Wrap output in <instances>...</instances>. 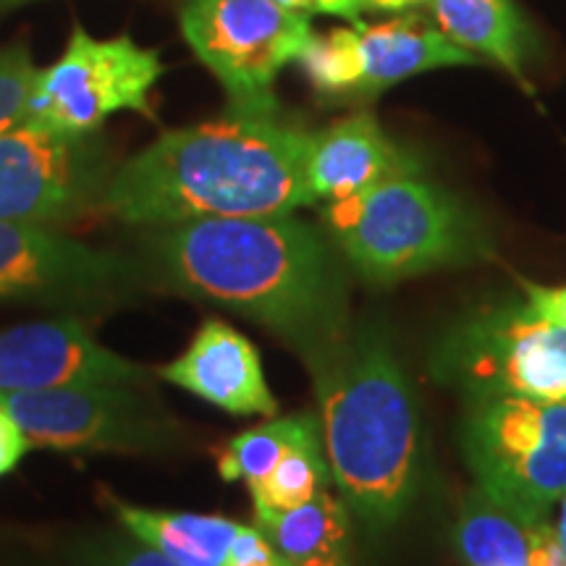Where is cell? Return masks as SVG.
<instances>
[{
    "instance_id": "obj_1",
    "label": "cell",
    "mask_w": 566,
    "mask_h": 566,
    "mask_svg": "<svg viewBox=\"0 0 566 566\" xmlns=\"http://www.w3.org/2000/svg\"><path fill=\"white\" fill-rule=\"evenodd\" d=\"M150 279L250 317L310 363L352 325L334 242L294 212L160 226Z\"/></svg>"
},
{
    "instance_id": "obj_2",
    "label": "cell",
    "mask_w": 566,
    "mask_h": 566,
    "mask_svg": "<svg viewBox=\"0 0 566 566\" xmlns=\"http://www.w3.org/2000/svg\"><path fill=\"white\" fill-rule=\"evenodd\" d=\"M310 132L275 116H229L160 134L111 176L103 208L134 226L281 216L313 205Z\"/></svg>"
},
{
    "instance_id": "obj_3",
    "label": "cell",
    "mask_w": 566,
    "mask_h": 566,
    "mask_svg": "<svg viewBox=\"0 0 566 566\" xmlns=\"http://www.w3.org/2000/svg\"><path fill=\"white\" fill-rule=\"evenodd\" d=\"M323 446L336 495L367 533L391 530L422 475V420L412 384L375 323H354L315 354Z\"/></svg>"
},
{
    "instance_id": "obj_4",
    "label": "cell",
    "mask_w": 566,
    "mask_h": 566,
    "mask_svg": "<svg viewBox=\"0 0 566 566\" xmlns=\"http://www.w3.org/2000/svg\"><path fill=\"white\" fill-rule=\"evenodd\" d=\"M328 239L370 283H396L485 254L462 202L420 176H401L325 205Z\"/></svg>"
},
{
    "instance_id": "obj_5",
    "label": "cell",
    "mask_w": 566,
    "mask_h": 566,
    "mask_svg": "<svg viewBox=\"0 0 566 566\" xmlns=\"http://www.w3.org/2000/svg\"><path fill=\"white\" fill-rule=\"evenodd\" d=\"M462 454L488 499L527 522L548 520L566 495V399H467Z\"/></svg>"
},
{
    "instance_id": "obj_6",
    "label": "cell",
    "mask_w": 566,
    "mask_h": 566,
    "mask_svg": "<svg viewBox=\"0 0 566 566\" xmlns=\"http://www.w3.org/2000/svg\"><path fill=\"white\" fill-rule=\"evenodd\" d=\"M430 373L467 399L514 394L564 401L566 325L527 300L480 307L438 338Z\"/></svg>"
},
{
    "instance_id": "obj_7",
    "label": "cell",
    "mask_w": 566,
    "mask_h": 566,
    "mask_svg": "<svg viewBox=\"0 0 566 566\" xmlns=\"http://www.w3.org/2000/svg\"><path fill=\"white\" fill-rule=\"evenodd\" d=\"M30 449L66 454H166L181 428L158 399L137 384H74L0 394Z\"/></svg>"
},
{
    "instance_id": "obj_8",
    "label": "cell",
    "mask_w": 566,
    "mask_h": 566,
    "mask_svg": "<svg viewBox=\"0 0 566 566\" xmlns=\"http://www.w3.org/2000/svg\"><path fill=\"white\" fill-rule=\"evenodd\" d=\"M179 24L231 111L244 116H275V80L315 38L307 17L279 0H184Z\"/></svg>"
},
{
    "instance_id": "obj_9",
    "label": "cell",
    "mask_w": 566,
    "mask_h": 566,
    "mask_svg": "<svg viewBox=\"0 0 566 566\" xmlns=\"http://www.w3.org/2000/svg\"><path fill=\"white\" fill-rule=\"evenodd\" d=\"M160 76L155 48H139L129 34L97 40L76 24L61 59L38 71L24 126L84 137L113 113L134 111L153 118L150 92Z\"/></svg>"
},
{
    "instance_id": "obj_10",
    "label": "cell",
    "mask_w": 566,
    "mask_h": 566,
    "mask_svg": "<svg viewBox=\"0 0 566 566\" xmlns=\"http://www.w3.org/2000/svg\"><path fill=\"white\" fill-rule=\"evenodd\" d=\"M150 281L124 254L61 237L51 226L0 221V302L71 315L122 307Z\"/></svg>"
},
{
    "instance_id": "obj_11",
    "label": "cell",
    "mask_w": 566,
    "mask_h": 566,
    "mask_svg": "<svg viewBox=\"0 0 566 566\" xmlns=\"http://www.w3.org/2000/svg\"><path fill=\"white\" fill-rule=\"evenodd\" d=\"M95 134L66 137L17 126L0 134V221L59 226L101 205L111 181Z\"/></svg>"
},
{
    "instance_id": "obj_12",
    "label": "cell",
    "mask_w": 566,
    "mask_h": 566,
    "mask_svg": "<svg viewBox=\"0 0 566 566\" xmlns=\"http://www.w3.org/2000/svg\"><path fill=\"white\" fill-rule=\"evenodd\" d=\"M478 61L417 17L375 27L357 21L346 30L315 34L300 59L313 87L328 97H373L424 71L475 66Z\"/></svg>"
},
{
    "instance_id": "obj_13",
    "label": "cell",
    "mask_w": 566,
    "mask_h": 566,
    "mask_svg": "<svg viewBox=\"0 0 566 566\" xmlns=\"http://www.w3.org/2000/svg\"><path fill=\"white\" fill-rule=\"evenodd\" d=\"M153 370L105 349L80 317L38 321L0 331V394L97 380L147 386Z\"/></svg>"
},
{
    "instance_id": "obj_14",
    "label": "cell",
    "mask_w": 566,
    "mask_h": 566,
    "mask_svg": "<svg viewBox=\"0 0 566 566\" xmlns=\"http://www.w3.org/2000/svg\"><path fill=\"white\" fill-rule=\"evenodd\" d=\"M118 525L176 566H292L258 525L216 514L163 512L105 495Z\"/></svg>"
},
{
    "instance_id": "obj_15",
    "label": "cell",
    "mask_w": 566,
    "mask_h": 566,
    "mask_svg": "<svg viewBox=\"0 0 566 566\" xmlns=\"http://www.w3.org/2000/svg\"><path fill=\"white\" fill-rule=\"evenodd\" d=\"M158 375L223 412L265 417L279 412V399L268 388L254 344L223 321H205L187 352L163 365Z\"/></svg>"
},
{
    "instance_id": "obj_16",
    "label": "cell",
    "mask_w": 566,
    "mask_h": 566,
    "mask_svg": "<svg viewBox=\"0 0 566 566\" xmlns=\"http://www.w3.org/2000/svg\"><path fill=\"white\" fill-rule=\"evenodd\" d=\"M304 176L315 202H334L401 176H420V160L396 145L373 113H354L310 134Z\"/></svg>"
},
{
    "instance_id": "obj_17",
    "label": "cell",
    "mask_w": 566,
    "mask_h": 566,
    "mask_svg": "<svg viewBox=\"0 0 566 566\" xmlns=\"http://www.w3.org/2000/svg\"><path fill=\"white\" fill-rule=\"evenodd\" d=\"M438 30L472 55L499 63L525 80V61L535 48L530 24L514 0H430Z\"/></svg>"
},
{
    "instance_id": "obj_18",
    "label": "cell",
    "mask_w": 566,
    "mask_h": 566,
    "mask_svg": "<svg viewBox=\"0 0 566 566\" xmlns=\"http://www.w3.org/2000/svg\"><path fill=\"white\" fill-rule=\"evenodd\" d=\"M254 525L292 566H352V516L331 491L289 512L254 514Z\"/></svg>"
},
{
    "instance_id": "obj_19",
    "label": "cell",
    "mask_w": 566,
    "mask_h": 566,
    "mask_svg": "<svg viewBox=\"0 0 566 566\" xmlns=\"http://www.w3.org/2000/svg\"><path fill=\"white\" fill-rule=\"evenodd\" d=\"M533 527L535 522L522 520L475 488L459 514V554L470 566H530Z\"/></svg>"
},
{
    "instance_id": "obj_20",
    "label": "cell",
    "mask_w": 566,
    "mask_h": 566,
    "mask_svg": "<svg viewBox=\"0 0 566 566\" xmlns=\"http://www.w3.org/2000/svg\"><path fill=\"white\" fill-rule=\"evenodd\" d=\"M313 441H323L317 415L300 412L273 417V420L231 438L218 457V472L223 480H244L247 488H252L271 475L273 467L289 451Z\"/></svg>"
},
{
    "instance_id": "obj_21",
    "label": "cell",
    "mask_w": 566,
    "mask_h": 566,
    "mask_svg": "<svg viewBox=\"0 0 566 566\" xmlns=\"http://www.w3.org/2000/svg\"><path fill=\"white\" fill-rule=\"evenodd\" d=\"M331 483L334 478H331L323 441L296 446L273 467L271 475L250 488L254 514L289 512V509L307 504L321 491H328Z\"/></svg>"
},
{
    "instance_id": "obj_22",
    "label": "cell",
    "mask_w": 566,
    "mask_h": 566,
    "mask_svg": "<svg viewBox=\"0 0 566 566\" xmlns=\"http://www.w3.org/2000/svg\"><path fill=\"white\" fill-rule=\"evenodd\" d=\"M66 556L71 566H176L124 527L84 533L71 543Z\"/></svg>"
},
{
    "instance_id": "obj_23",
    "label": "cell",
    "mask_w": 566,
    "mask_h": 566,
    "mask_svg": "<svg viewBox=\"0 0 566 566\" xmlns=\"http://www.w3.org/2000/svg\"><path fill=\"white\" fill-rule=\"evenodd\" d=\"M38 69L24 45L0 48V134L24 126Z\"/></svg>"
},
{
    "instance_id": "obj_24",
    "label": "cell",
    "mask_w": 566,
    "mask_h": 566,
    "mask_svg": "<svg viewBox=\"0 0 566 566\" xmlns=\"http://www.w3.org/2000/svg\"><path fill=\"white\" fill-rule=\"evenodd\" d=\"M281 6L292 9L296 13H328V17H342L349 24L363 21V13L370 11L367 0H279Z\"/></svg>"
},
{
    "instance_id": "obj_25",
    "label": "cell",
    "mask_w": 566,
    "mask_h": 566,
    "mask_svg": "<svg viewBox=\"0 0 566 566\" xmlns=\"http://www.w3.org/2000/svg\"><path fill=\"white\" fill-rule=\"evenodd\" d=\"M530 566H566V554L556 525L548 520L535 522L533 546H530Z\"/></svg>"
},
{
    "instance_id": "obj_26",
    "label": "cell",
    "mask_w": 566,
    "mask_h": 566,
    "mask_svg": "<svg viewBox=\"0 0 566 566\" xmlns=\"http://www.w3.org/2000/svg\"><path fill=\"white\" fill-rule=\"evenodd\" d=\"M27 451H30V443H27L17 420L6 409H0V478L17 470Z\"/></svg>"
},
{
    "instance_id": "obj_27",
    "label": "cell",
    "mask_w": 566,
    "mask_h": 566,
    "mask_svg": "<svg viewBox=\"0 0 566 566\" xmlns=\"http://www.w3.org/2000/svg\"><path fill=\"white\" fill-rule=\"evenodd\" d=\"M522 292H525V300L533 304L537 313L554 317L556 323L566 325V286L551 289L541 286V283L522 281Z\"/></svg>"
},
{
    "instance_id": "obj_28",
    "label": "cell",
    "mask_w": 566,
    "mask_h": 566,
    "mask_svg": "<svg viewBox=\"0 0 566 566\" xmlns=\"http://www.w3.org/2000/svg\"><path fill=\"white\" fill-rule=\"evenodd\" d=\"M367 3H370V9L378 11H405L412 9V6L430 3V0H367Z\"/></svg>"
},
{
    "instance_id": "obj_29",
    "label": "cell",
    "mask_w": 566,
    "mask_h": 566,
    "mask_svg": "<svg viewBox=\"0 0 566 566\" xmlns=\"http://www.w3.org/2000/svg\"><path fill=\"white\" fill-rule=\"evenodd\" d=\"M556 530H558V537H562V546H564V554H566V495L562 499V512H558Z\"/></svg>"
},
{
    "instance_id": "obj_30",
    "label": "cell",
    "mask_w": 566,
    "mask_h": 566,
    "mask_svg": "<svg viewBox=\"0 0 566 566\" xmlns=\"http://www.w3.org/2000/svg\"><path fill=\"white\" fill-rule=\"evenodd\" d=\"M17 3H24V0H0V6H17Z\"/></svg>"
}]
</instances>
